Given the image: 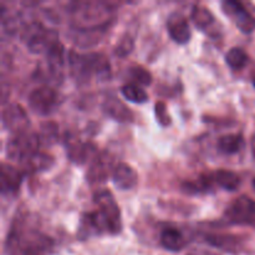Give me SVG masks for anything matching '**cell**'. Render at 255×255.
<instances>
[{"mask_svg":"<svg viewBox=\"0 0 255 255\" xmlns=\"http://www.w3.org/2000/svg\"><path fill=\"white\" fill-rule=\"evenodd\" d=\"M112 182L121 191H131L138 183V174L127 163H119L112 173Z\"/></svg>","mask_w":255,"mask_h":255,"instance_id":"5bb4252c","label":"cell"},{"mask_svg":"<svg viewBox=\"0 0 255 255\" xmlns=\"http://www.w3.org/2000/svg\"><path fill=\"white\" fill-rule=\"evenodd\" d=\"M25 41H26L27 47L34 54H46L51 46H54L57 41V34L52 30L45 29L40 24L30 25L29 30L25 32Z\"/></svg>","mask_w":255,"mask_h":255,"instance_id":"8992f818","label":"cell"},{"mask_svg":"<svg viewBox=\"0 0 255 255\" xmlns=\"http://www.w3.org/2000/svg\"><path fill=\"white\" fill-rule=\"evenodd\" d=\"M212 174V179H213L214 186L221 187L224 191L234 192L241 187L242 179L237 173L232 171H227V169H218V171L213 172Z\"/></svg>","mask_w":255,"mask_h":255,"instance_id":"ac0fdd59","label":"cell"},{"mask_svg":"<svg viewBox=\"0 0 255 255\" xmlns=\"http://www.w3.org/2000/svg\"><path fill=\"white\" fill-rule=\"evenodd\" d=\"M22 182V173L7 163L1 164L0 169V188L2 194L16 193Z\"/></svg>","mask_w":255,"mask_h":255,"instance_id":"9a60e30c","label":"cell"},{"mask_svg":"<svg viewBox=\"0 0 255 255\" xmlns=\"http://www.w3.org/2000/svg\"><path fill=\"white\" fill-rule=\"evenodd\" d=\"M59 105V95L51 87L35 89L29 96V107L39 116H50Z\"/></svg>","mask_w":255,"mask_h":255,"instance_id":"52a82bcc","label":"cell"},{"mask_svg":"<svg viewBox=\"0 0 255 255\" xmlns=\"http://www.w3.org/2000/svg\"><path fill=\"white\" fill-rule=\"evenodd\" d=\"M104 232H107V228L99 212H90V213L82 214L79 227V238L85 241L89 237L100 236Z\"/></svg>","mask_w":255,"mask_h":255,"instance_id":"8fae6325","label":"cell"},{"mask_svg":"<svg viewBox=\"0 0 255 255\" xmlns=\"http://www.w3.org/2000/svg\"><path fill=\"white\" fill-rule=\"evenodd\" d=\"M65 143H66L67 157H69L70 161L76 164L86 163L87 159L94 153V149H91V144L84 143L80 139L74 138L72 136H67Z\"/></svg>","mask_w":255,"mask_h":255,"instance_id":"e0dca14e","label":"cell"},{"mask_svg":"<svg viewBox=\"0 0 255 255\" xmlns=\"http://www.w3.org/2000/svg\"><path fill=\"white\" fill-rule=\"evenodd\" d=\"M154 115H156V119L159 125L164 127L171 125V116L167 112V106L164 102H157L154 106Z\"/></svg>","mask_w":255,"mask_h":255,"instance_id":"83f0119b","label":"cell"},{"mask_svg":"<svg viewBox=\"0 0 255 255\" xmlns=\"http://www.w3.org/2000/svg\"><path fill=\"white\" fill-rule=\"evenodd\" d=\"M253 152H254V154H255V137L253 138Z\"/></svg>","mask_w":255,"mask_h":255,"instance_id":"4dcf8cb0","label":"cell"},{"mask_svg":"<svg viewBox=\"0 0 255 255\" xmlns=\"http://www.w3.org/2000/svg\"><path fill=\"white\" fill-rule=\"evenodd\" d=\"M102 110L107 116L114 119L115 121L124 122V124L133 121V114L129 111V109L124 102L120 101L115 96H109L105 99L104 104H102Z\"/></svg>","mask_w":255,"mask_h":255,"instance_id":"2e32d148","label":"cell"},{"mask_svg":"<svg viewBox=\"0 0 255 255\" xmlns=\"http://www.w3.org/2000/svg\"><path fill=\"white\" fill-rule=\"evenodd\" d=\"M54 164V158L51 156L46 153H39L31 157L29 161H26L24 163L25 169L30 173H37V172H44L50 169Z\"/></svg>","mask_w":255,"mask_h":255,"instance_id":"603a6c76","label":"cell"},{"mask_svg":"<svg viewBox=\"0 0 255 255\" xmlns=\"http://www.w3.org/2000/svg\"><path fill=\"white\" fill-rule=\"evenodd\" d=\"M94 201L99 208L97 212L101 214L102 219L106 224L107 233L119 234L122 229L121 212H120L119 206H117L111 192L106 191V189L96 192Z\"/></svg>","mask_w":255,"mask_h":255,"instance_id":"277c9868","label":"cell"},{"mask_svg":"<svg viewBox=\"0 0 255 255\" xmlns=\"http://www.w3.org/2000/svg\"><path fill=\"white\" fill-rule=\"evenodd\" d=\"M132 49H133V40H132V37L125 36L120 40V42H119V45L116 46L115 52H116L117 56L125 57V56H127L128 54H131Z\"/></svg>","mask_w":255,"mask_h":255,"instance_id":"f1b7e54d","label":"cell"},{"mask_svg":"<svg viewBox=\"0 0 255 255\" xmlns=\"http://www.w3.org/2000/svg\"><path fill=\"white\" fill-rule=\"evenodd\" d=\"M253 85H254V87H255V75H254V77H253Z\"/></svg>","mask_w":255,"mask_h":255,"instance_id":"1f68e13d","label":"cell"},{"mask_svg":"<svg viewBox=\"0 0 255 255\" xmlns=\"http://www.w3.org/2000/svg\"><path fill=\"white\" fill-rule=\"evenodd\" d=\"M129 77L137 86H148L152 82V75L144 67L133 66L128 71Z\"/></svg>","mask_w":255,"mask_h":255,"instance_id":"4316f807","label":"cell"},{"mask_svg":"<svg viewBox=\"0 0 255 255\" xmlns=\"http://www.w3.org/2000/svg\"><path fill=\"white\" fill-rule=\"evenodd\" d=\"M69 65L71 76L80 84L86 82L92 75H96L100 80L111 77V64L102 54L80 55L71 51L69 54Z\"/></svg>","mask_w":255,"mask_h":255,"instance_id":"6da1fadb","label":"cell"},{"mask_svg":"<svg viewBox=\"0 0 255 255\" xmlns=\"http://www.w3.org/2000/svg\"><path fill=\"white\" fill-rule=\"evenodd\" d=\"M52 248L49 237L37 232H12L6 242L9 255H44Z\"/></svg>","mask_w":255,"mask_h":255,"instance_id":"7a4b0ae2","label":"cell"},{"mask_svg":"<svg viewBox=\"0 0 255 255\" xmlns=\"http://www.w3.org/2000/svg\"><path fill=\"white\" fill-rule=\"evenodd\" d=\"M226 219L237 226H255V201L248 196H241L227 208Z\"/></svg>","mask_w":255,"mask_h":255,"instance_id":"5b68a950","label":"cell"},{"mask_svg":"<svg viewBox=\"0 0 255 255\" xmlns=\"http://www.w3.org/2000/svg\"><path fill=\"white\" fill-rule=\"evenodd\" d=\"M253 187H254V189H255V177H254V179H253Z\"/></svg>","mask_w":255,"mask_h":255,"instance_id":"d6a6232c","label":"cell"},{"mask_svg":"<svg viewBox=\"0 0 255 255\" xmlns=\"http://www.w3.org/2000/svg\"><path fill=\"white\" fill-rule=\"evenodd\" d=\"M2 125L6 129L12 132V134L24 133L29 131L30 121L26 112L21 106L16 104H10L2 110Z\"/></svg>","mask_w":255,"mask_h":255,"instance_id":"9c48e42d","label":"cell"},{"mask_svg":"<svg viewBox=\"0 0 255 255\" xmlns=\"http://www.w3.org/2000/svg\"><path fill=\"white\" fill-rule=\"evenodd\" d=\"M37 136H39V141L41 146H52L57 141V137H59V129H57L56 124H54V122L42 124L41 127H40V133Z\"/></svg>","mask_w":255,"mask_h":255,"instance_id":"d4e9b609","label":"cell"},{"mask_svg":"<svg viewBox=\"0 0 255 255\" xmlns=\"http://www.w3.org/2000/svg\"><path fill=\"white\" fill-rule=\"evenodd\" d=\"M167 29L171 39L177 44L184 45L189 41L192 36L191 27L186 17L179 12H174L168 17L167 21Z\"/></svg>","mask_w":255,"mask_h":255,"instance_id":"7c38bea8","label":"cell"},{"mask_svg":"<svg viewBox=\"0 0 255 255\" xmlns=\"http://www.w3.org/2000/svg\"><path fill=\"white\" fill-rule=\"evenodd\" d=\"M46 65L49 74L55 82H61L64 79V46L56 42L51 49L46 52Z\"/></svg>","mask_w":255,"mask_h":255,"instance_id":"4fadbf2b","label":"cell"},{"mask_svg":"<svg viewBox=\"0 0 255 255\" xmlns=\"http://www.w3.org/2000/svg\"><path fill=\"white\" fill-rule=\"evenodd\" d=\"M226 62L231 69L242 70L248 65L249 56L241 47H233L227 52Z\"/></svg>","mask_w":255,"mask_h":255,"instance_id":"cb8c5ba5","label":"cell"},{"mask_svg":"<svg viewBox=\"0 0 255 255\" xmlns=\"http://www.w3.org/2000/svg\"><path fill=\"white\" fill-rule=\"evenodd\" d=\"M114 167H112V159L106 153L97 154L94 157L90 168L87 171L86 178L90 184H101L109 179L110 173H114Z\"/></svg>","mask_w":255,"mask_h":255,"instance_id":"30bf717a","label":"cell"},{"mask_svg":"<svg viewBox=\"0 0 255 255\" xmlns=\"http://www.w3.org/2000/svg\"><path fill=\"white\" fill-rule=\"evenodd\" d=\"M204 241L212 247L216 248L223 249L226 252H231V253H236L237 249L239 248V241L233 236H228V234H209V236L204 237Z\"/></svg>","mask_w":255,"mask_h":255,"instance_id":"44dd1931","label":"cell"},{"mask_svg":"<svg viewBox=\"0 0 255 255\" xmlns=\"http://www.w3.org/2000/svg\"><path fill=\"white\" fill-rule=\"evenodd\" d=\"M161 246L169 252H179L187 246V239L178 229L167 228L161 233Z\"/></svg>","mask_w":255,"mask_h":255,"instance_id":"d6986e66","label":"cell"},{"mask_svg":"<svg viewBox=\"0 0 255 255\" xmlns=\"http://www.w3.org/2000/svg\"><path fill=\"white\" fill-rule=\"evenodd\" d=\"M246 146L244 137L238 133H231L222 136L218 139V149L224 154H236Z\"/></svg>","mask_w":255,"mask_h":255,"instance_id":"ffe728a7","label":"cell"},{"mask_svg":"<svg viewBox=\"0 0 255 255\" xmlns=\"http://www.w3.org/2000/svg\"><path fill=\"white\" fill-rule=\"evenodd\" d=\"M191 19L194 22V25L203 31L212 29V26L216 22L213 14L203 5H194L193 9H192Z\"/></svg>","mask_w":255,"mask_h":255,"instance_id":"7402d4cb","label":"cell"},{"mask_svg":"<svg viewBox=\"0 0 255 255\" xmlns=\"http://www.w3.org/2000/svg\"><path fill=\"white\" fill-rule=\"evenodd\" d=\"M39 147V136L34 132L27 131L24 133L12 134L5 147V153L7 158L11 161L24 164L34 154L37 153Z\"/></svg>","mask_w":255,"mask_h":255,"instance_id":"3957f363","label":"cell"},{"mask_svg":"<svg viewBox=\"0 0 255 255\" xmlns=\"http://www.w3.org/2000/svg\"><path fill=\"white\" fill-rule=\"evenodd\" d=\"M121 92L125 99L133 102V104H144L148 100L147 92L141 86H137L134 84H127L122 86Z\"/></svg>","mask_w":255,"mask_h":255,"instance_id":"484cf974","label":"cell"},{"mask_svg":"<svg viewBox=\"0 0 255 255\" xmlns=\"http://www.w3.org/2000/svg\"><path fill=\"white\" fill-rule=\"evenodd\" d=\"M222 9L227 16L232 17L237 27L244 34H251L255 30V19L253 15L244 7L242 2L236 0H227L222 2Z\"/></svg>","mask_w":255,"mask_h":255,"instance_id":"ba28073f","label":"cell"},{"mask_svg":"<svg viewBox=\"0 0 255 255\" xmlns=\"http://www.w3.org/2000/svg\"><path fill=\"white\" fill-rule=\"evenodd\" d=\"M188 255H216V254L209 253V252H204V251H193V252H191Z\"/></svg>","mask_w":255,"mask_h":255,"instance_id":"f546056e","label":"cell"}]
</instances>
